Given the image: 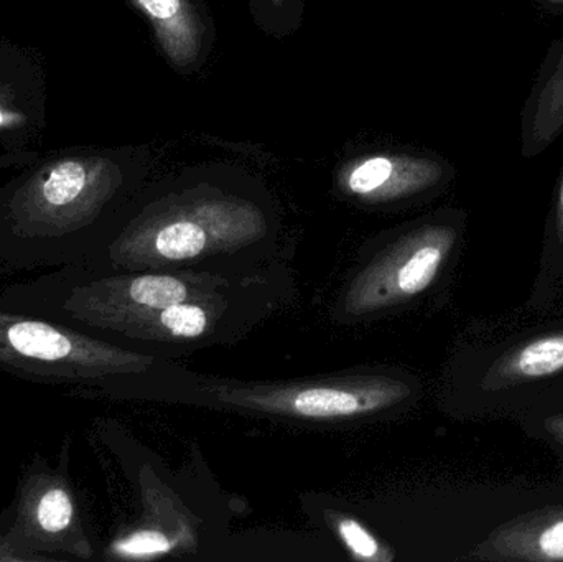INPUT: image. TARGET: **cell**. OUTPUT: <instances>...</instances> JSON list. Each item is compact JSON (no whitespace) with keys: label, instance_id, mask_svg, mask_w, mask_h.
Returning a JSON list of instances; mask_svg holds the SVG:
<instances>
[{"label":"cell","instance_id":"obj_1","mask_svg":"<svg viewBox=\"0 0 563 562\" xmlns=\"http://www.w3.org/2000/svg\"><path fill=\"white\" fill-rule=\"evenodd\" d=\"M152 360L98 333L0 306V372L40 385L104 386Z\"/></svg>","mask_w":563,"mask_h":562},{"label":"cell","instance_id":"obj_2","mask_svg":"<svg viewBox=\"0 0 563 562\" xmlns=\"http://www.w3.org/2000/svg\"><path fill=\"white\" fill-rule=\"evenodd\" d=\"M69 449L65 442L56 465L33 455L12 505L0 515V537L29 562L88 561L95 554L69 477Z\"/></svg>","mask_w":563,"mask_h":562},{"label":"cell","instance_id":"obj_3","mask_svg":"<svg viewBox=\"0 0 563 562\" xmlns=\"http://www.w3.org/2000/svg\"><path fill=\"white\" fill-rule=\"evenodd\" d=\"M407 395L400 383L353 382L338 385L297 386L280 389H231L221 396L223 401L274 415L298 418L331 419L353 418L379 411Z\"/></svg>","mask_w":563,"mask_h":562},{"label":"cell","instance_id":"obj_4","mask_svg":"<svg viewBox=\"0 0 563 562\" xmlns=\"http://www.w3.org/2000/svg\"><path fill=\"white\" fill-rule=\"evenodd\" d=\"M442 165L432 158L409 155H369L341 170L340 181L347 194L371 201L393 200L419 194L439 184Z\"/></svg>","mask_w":563,"mask_h":562},{"label":"cell","instance_id":"obj_5","mask_svg":"<svg viewBox=\"0 0 563 562\" xmlns=\"http://www.w3.org/2000/svg\"><path fill=\"white\" fill-rule=\"evenodd\" d=\"M473 557L488 561H563V505L521 515L496 528Z\"/></svg>","mask_w":563,"mask_h":562},{"label":"cell","instance_id":"obj_6","mask_svg":"<svg viewBox=\"0 0 563 562\" xmlns=\"http://www.w3.org/2000/svg\"><path fill=\"white\" fill-rule=\"evenodd\" d=\"M455 240L456 231L450 227L423 228L412 234L396 251L394 296L413 297L423 293L435 279Z\"/></svg>","mask_w":563,"mask_h":562},{"label":"cell","instance_id":"obj_7","mask_svg":"<svg viewBox=\"0 0 563 562\" xmlns=\"http://www.w3.org/2000/svg\"><path fill=\"white\" fill-rule=\"evenodd\" d=\"M563 373V330L518 343L493 363L486 375L488 389H506L552 378Z\"/></svg>","mask_w":563,"mask_h":562},{"label":"cell","instance_id":"obj_8","mask_svg":"<svg viewBox=\"0 0 563 562\" xmlns=\"http://www.w3.org/2000/svg\"><path fill=\"white\" fill-rule=\"evenodd\" d=\"M154 26L165 55L178 68L197 62L201 48V22L190 0H132Z\"/></svg>","mask_w":563,"mask_h":562},{"label":"cell","instance_id":"obj_9","mask_svg":"<svg viewBox=\"0 0 563 562\" xmlns=\"http://www.w3.org/2000/svg\"><path fill=\"white\" fill-rule=\"evenodd\" d=\"M563 134V49L538 82L522 115V154L531 158Z\"/></svg>","mask_w":563,"mask_h":562},{"label":"cell","instance_id":"obj_10","mask_svg":"<svg viewBox=\"0 0 563 562\" xmlns=\"http://www.w3.org/2000/svg\"><path fill=\"white\" fill-rule=\"evenodd\" d=\"M172 544L165 535L154 530H139L125 537L115 538L108 550V557L125 558V560H135V558L155 557V554L167 553Z\"/></svg>","mask_w":563,"mask_h":562},{"label":"cell","instance_id":"obj_11","mask_svg":"<svg viewBox=\"0 0 563 562\" xmlns=\"http://www.w3.org/2000/svg\"><path fill=\"white\" fill-rule=\"evenodd\" d=\"M161 323L175 337L197 339L207 330V313L197 306L180 302L161 310Z\"/></svg>","mask_w":563,"mask_h":562},{"label":"cell","instance_id":"obj_12","mask_svg":"<svg viewBox=\"0 0 563 562\" xmlns=\"http://www.w3.org/2000/svg\"><path fill=\"white\" fill-rule=\"evenodd\" d=\"M341 538L344 543L350 547V550L356 554L361 560H384L379 557V543L361 527L360 524L353 520H343L338 525Z\"/></svg>","mask_w":563,"mask_h":562},{"label":"cell","instance_id":"obj_13","mask_svg":"<svg viewBox=\"0 0 563 562\" xmlns=\"http://www.w3.org/2000/svg\"><path fill=\"white\" fill-rule=\"evenodd\" d=\"M554 228L559 241L563 243V174L561 177V181H559L558 195H555Z\"/></svg>","mask_w":563,"mask_h":562},{"label":"cell","instance_id":"obj_14","mask_svg":"<svg viewBox=\"0 0 563 562\" xmlns=\"http://www.w3.org/2000/svg\"><path fill=\"white\" fill-rule=\"evenodd\" d=\"M544 426L545 431L563 448V415L551 416V418L544 422Z\"/></svg>","mask_w":563,"mask_h":562},{"label":"cell","instance_id":"obj_15","mask_svg":"<svg viewBox=\"0 0 563 562\" xmlns=\"http://www.w3.org/2000/svg\"><path fill=\"white\" fill-rule=\"evenodd\" d=\"M0 562H29V560L20 551H16L15 548L7 544L2 537H0Z\"/></svg>","mask_w":563,"mask_h":562},{"label":"cell","instance_id":"obj_16","mask_svg":"<svg viewBox=\"0 0 563 562\" xmlns=\"http://www.w3.org/2000/svg\"><path fill=\"white\" fill-rule=\"evenodd\" d=\"M539 2L545 3L552 9H563V0H539Z\"/></svg>","mask_w":563,"mask_h":562},{"label":"cell","instance_id":"obj_17","mask_svg":"<svg viewBox=\"0 0 563 562\" xmlns=\"http://www.w3.org/2000/svg\"><path fill=\"white\" fill-rule=\"evenodd\" d=\"M274 3H277V5H279V3H282V0H273Z\"/></svg>","mask_w":563,"mask_h":562},{"label":"cell","instance_id":"obj_18","mask_svg":"<svg viewBox=\"0 0 563 562\" xmlns=\"http://www.w3.org/2000/svg\"><path fill=\"white\" fill-rule=\"evenodd\" d=\"M3 118L2 114H0V124H2Z\"/></svg>","mask_w":563,"mask_h":562}]
</instances>
